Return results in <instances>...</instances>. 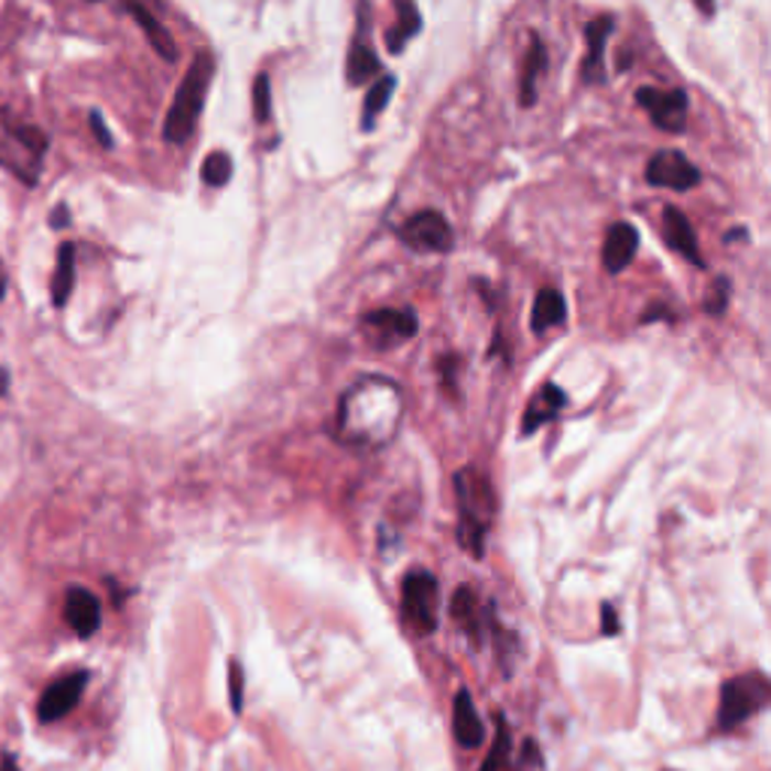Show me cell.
I'll use <instances>...</instances> for the list:
<instances>
[{
    "instance_id": "1",
    "label": "cell",
    "mask_w": 771,
    "mask_h": 771,
    "mask_svg": "<svg viewBox=\"0 0 771 771\" xmlns=\"http://www.w3.org/2000/svg\"><path fill=\"white\" fill-rule=\"evenodd\" d=\"M48 151V137L10 109H0V166L28 187L40 182V166Z\"/></svg>"
},
{
    "instance_id": "2",
    "label": "cell",
    "mask_w": 771,
    "mask_h": 771,
    "mask_svg": "<svg viewBox=\"0 0 771 771\" xmlns=\"http://www.w3.org/2000/svg\"><path fill=\"white\" fill-rule=\"evenodd\" d=\"M211 79H215V57H211V52H199L193 57L191 69L184 73L175 100L166 112V121H163V139L170 145H184L193 137Z\"/></svg>"
},
{
    "instance_id": "3",
    "label": "cell",
    "mask_w": 771,
    "mask_h": 771,
    "mask_svg": "<svg viewBox=\"0 0 771 771\" xmlns=\"http://www.w3.org/2000/svg\"><path fill=\"white\" fill-rule=\"evenodd\" d=\"M455 491H458V512H461V540L470 549V555H486V533L495 515V491L488 486L486 474L477 467H465L455 477Z\"/></svg>"
},
{
    "instance_id": "4",
    "label": "cell",
    "mask_w": 771,
    "mask_h": 771,
    "mask_svg": "<svg viewBox=\"0 0 771 771\" xmlns=\"http://www.w3.org/2000/svg\"><path fill=\"white\" fill-rule=\"evenodd\" d=\"M771 699V684L762 672H748L729 678L720 687V703H717V726L720 729H736L748 717L760 715Z\"/></svg>"
},
{
    "instance_id": "5",
    "label": "cell",
    "mask_w": 771,
    "mask_h": 771,
    "mask_svg": "<svg viewBox=\"0 0 771 771\" xmlns=\"http://www.w3.org/2000/svg\"><path fill=\"white\" fill-rule=\"evenodd\" d=\"M401 615L404 625L428 636L437 630V578L432 573H410L401 585Z\"/></svg>"
},
{
    "instance_id": "6",
    "label": "cell",
    "mask_w": 771,
    "mask_h": 771,
    "mask_svg": "<svg viewBox=\"0 0 771 771\" xmlns=\"http://www.w3.org/2000/svg\"><path fill=\"white\" fill-rule=\"evenodd\" d=\"M398 236H401V241L408 248L422 250V253H446V250H453V227L437 211H416L401 227Z\"/></svg>"
},
{
    "instance_id": "7",
    "label": "cell",
    "mask_w": 771,
    "mask_h": 771,
    "mask_svg": "<svg viewBox=\"0 0 771 771\" xmlns=\"http://www.w3.org/2000/svg\"><path fill=\"white\" fill-rule=\"evenodd\" d=\"M636 102L651 115L654 127H660L663 133H681L687 127V94L684 91H660V88H639L636 91Z\"/></svg>"
},
{
    "instance_id": "8",
    "label": "cell",
    "mask_w": 771,
    "mask_h": 771,
    "mask_svg": "<svg viewBox=\"0 0 771 771\" xmlns=\"http://www.w3.org/2000/svg\"><path fill=\"white\" fill-rule=\"evenodd\" d=\"M371 7L368 3H359V28H356V36L350 43V55H347V82L350 85H365L374 76H383V64L380 57L371 48Z\"/></svg>"
},
{
    "instance_id": "9",
    "label": "cell",
    "mask_w": 771,
    "mask_h": 771,
    "mask_svg": "<svg viewBox=\"0 0 771 771\" xmlns=\"http://www.w3.org/2000/svg\"><path fill=\"white\" fill-rule=\"evenodd\" d=\"M648 184L654 187H670V191H691L699 184V170L693 166L691 160L684 158L681 151H658L654 158L648 160L645 170Z\"/></svg>"
},
{
    "instance_id": "10",
    "label": "cell",
    "mask_w": 771,
    "mask_h": 771,
    "mask_svg": "<svg viewBox=\"0 0 771 771\" xmlns=\"http://www.w3.org/2000/svg\"><path fill=\"white\" fill-rule=\"evenodd\" d=\"M85 684H88V672H73V675H64L57 678L52 687H46V693L40 696V705H36V717L43 724H55L61 717H67L76 705H79L82 693H85Z\"/></svg>"
},
{
    "instance_id": "11",
    "label": "cell",
    "mask_w": 771,
    "mask_h": 771,
    "mask_svg": "<svg viewBox=\"0 0 771 771\" xmlns=\"http://www.w3.org/2000/svg\"><path fill=\"white\" fill-rule=\"evenodd\" d=\"M124 10L130 12L139 24H142L148 43H151V48H154L163 61H170V64L172 61H178L175 40H172L170 31H166L158 19V0H124Z\"/></svg>"
},
{
    "instance_id": "12",
    "label": "cell",
    "mask_w": 771,
    "mask_h": 771,
    "mask_svg": "<svg viewBox=\"0 0 771 771\" xmlns=\"http://www.w3.org/2000/svg\"><path fill=\"white\" fill-rule=\"evenodd\" d=\"M64 615H67V625L76 630L79 639H91L97 630H100V600L94 597L88 588H69L67 600H64Z\"/></svg>"
},
{
    "instance_id": "13",
    "label": "cell",
    "mask_w": 771,
    "mask_h": 771,
    "mask_svg": "<svg viewBox=\"0 0 771 771\" xmlns=\"http://www.w3.org/2000/svg\"><path fill=\"white\" fill-rule=\"evenodd\" d=\"M663 236H666V245L672 250H678L684 260H691L693 265L703 269L705 260L699 253V241H696V232H693L691 220L684 217V211H678L675 205H666L663 208Z\"/></svg>"
},
{
    "instance_id": "14",
    "label": "cell",
    "mask_w": 771,
    "mask_h": 771,
    "mask_svg": "<svg viewBox=\"0 0 771 771\" xmlns=\"http://www.w3.org/2000/svg\"><path fill=\"white\" fill-rule=\"evenodd\" d=\"M615 31V19L612 15H600L585 28V40H588V57L582 64V79L588 85H597V82L606 79L602 73V57H606V43Z\"/></svg>"
},
{
    "instance_id": "15",
    "label": "cell",
    "mask_w": 771,
    "mask_h": 771,
    "mask_svg": "<svg viewBox=\"0 0 771 771\" xmlns=\"http://www.w3.org/2000/svg\"><path fill=\"white\" fill-rule=\"evenodd\" d=\"M636 250H639V232H636V227H630V224H615V227L606 232V245H602V265H606V272H625L627 265L633 262Z\"/></svg>"
},
{
    "instance_id": "16",
    "label": "cell",
    "mask_w": 771,
    "mask_h": 771,
    "mask_svg": "<svg viewBox=\"0 0 771 771\" xmlns=\"http://www.w3.org/2000/svg\"><path fill=\"white\" fill-rule=\"evenodd\" d=\"M365 329L377 332V338H386V344H395V340H408L416 335V314L413 311H371L362 317Z\"/></svg>"
},
{
    "instance_id": "17",
    "label": "cell",
    "mask_w": 771,
    "mask_h": 771,
    "mask_svg": "<svg viewBox=\"0 0 771 771\" xmlns=\"http://www.w3.org/2000/svg\"><path fill=\"white\" fill-rule=\"evenodd\" d=\"M453 732H455V741L467 750L479 748V745H482V738H486L482 720H479L477 708H474V696H470L467 691H458V696H455Z\"/></svg>"
},
{
    "instance_id": "18",
    "label": "cell",
    "mask_w": 771,
    "mask_h": 771,
    "mask_svg": "<svg viewBox=\"0 0 771 771\" xmlns=\"http://www.w3.org/2000/svg\"><path fill=\"white\" fill-rule=\"evenodd\" d=\"M567 404V395H564V389H557L555 383H549V386H543L536 395L531 398V404H528V410H524V425H522V432L524 434H531V432H536L543 422H549V420H555L557 416V410L564 408Z\"/></svg>"
},
{
    "instance_id": "19",
    "label": "cell",
    "mask_w": 771,
    "mask_h": 771,
    "mask_svg": "<svg viewBox=\"0 0 771 771\" xmlns=\"http://www.w3.org/2000/svg\"><path fill=\"white\" fill-rule=\"evenodd\" d=\"M564 319H567V302H564V295L557 293V290H552V286L540 290V293H536V302H533L531 329L536 332V335H543V332L561 326Z\"/></svg>"
},
{
    "instance_id": "20",
    "label": "cell",
    "mask_w": 771,
    "mask_h": 771,
    "mask_svg": "<svg viewBox=\"0 0 771 771\" xmlns=\"http://www.w3.org/2000/svg\"><path fill=\"white\" fill-rule=\"evenodd\" d=\"M395 12L398 24L386 34V46H389V52H395L398 55V52H404V46H408L413 36L420 34L422 15L413 0H395Z\"/></svg>"
},
{
    "instance_id": "21",
    "label": "cell",
    "mask_w": 771,
    "mask_h": 771,
    "mask_svg": "<svg viewBox=\"0 0 771 771\" xmlns=\"http://www.w3.org/2000/svg\"><path fill=\"white\" fill-rule=\"evenodd\" d=\"M73 284H76V248L67 241L57 250L55 278H52V302H55V307L67 305Z\"/></svg>"
},
{
    "instance_id": "22",
    "label": "cell",
    "mask_w": 771,
    "mask_h": 771,
    "mask_svg": "<svg viewBox=\"0 0 771 771\" xmlns=\"http://www.w3.org/2000/svg\"><path fill=\"white\" fill-rule=\"evenodd\" d=\"M545 64H549V55H545L543 40L533 34L531 52H528V61H524V69H522V91H519L522 106H533V102H536V79H540V73L545 69Z\"/></svg>"
},
{
    "instance_id": "23",
    "label": "cell",
    "mask_w": 771,
    "mask_h": 771,
    "mask_svg": "<svg viewBox=\"0 0 771 771\" xmlns=\"http://www.w3.org/2000/svg\"><path fill=\"white\" fill-rule=\"evenodd\" d=\"M398 88V79L395 76H380V79L374 82V88L368 91V97H365V106H362V130H374L377 124V115L383 112L386 106H389V97H392V91Z\"/></svg>"
},
{
    "instance_id": "24",
    "label": "cell",
    "mask_w": 771,
    "mask_h": 771,
    "mask_svg": "<svg viewBox=\"0 0 771 771\" xmlns=\"http://www.w3.org/2000/svg\"><path fill=\"white\" fill-rule=\"evenodd\" d=\"M479 602H477V597H474V590L467 588H458L455 590V597H453V618H455V625L458 627H465L467 630V636H474V642H479Z\"/></svg>"
},
{
    "instance_id": "25",
    "label": "cell",
    "mask_w": 771,
    "mask_h": 771,
    "mask_svg": "<svg viewBox=\"0 0 771 771\" xmlns=\"http://www.w3.org/2000/svg\"><path fill=\"white\" fill-rule=\"evenodd\" d=\"M232 178V158L227 151H211L203 163V182L208 187H224Z\"/></svg>"
},
{
    "instance_id": "26",
    "label": "cell",
    "mask_w": 771,
    "mask_h": 771,
    "mask_svg": "<svg viewBox=\"0 0 771 771\" xmlns=\"http://www.w3.org/2000/svg\"><path fill=\"white\" fill-rule=\"evenodd\" d=\"M253 118L257 124H269L272 118V79L269 73H260L253 82Z\"/></svg>"
},
{
    "instance_id": "27",
    "label": "cell",
    "mask_w": 771,
    "mask_h": 771,
    "mask_svg": "<svg viewBox=\"0 0 771 771\" xmlns=\"http://www.w3.org/2000/svg\"><path fill=\"white\" fill-rule=\"evenodd\" d=\"M507 753H510V729L503 724V717H498V736H495V745L488 750V760L482 762V769L479 771H503Z\"/></svg>"
},
{
    "instance_id": "28",
    "label": "cell",
    "mask_w": 771,
    "mask_h": 771,
    "mask_svg": "<svg viewBox=\"0 0 771 771\" xmlns=\"http://www.w3.org/2000/svg\"><path fill=\"white\" fill-rule=\"evenodd\" d=\"M229 703H232V712L241 715V708H245V672H241L239 660H229Z\"/></svg>"
},
{
    "instance_id": "29",
    "label": "cell",
    "mask_w": 771,
    "mask_h": 771,
    "mask_svg": "<svg viewBox=\"0 0 771 771\" xmlns=\"http://www.w3.org/2000/svg\"><path fill=\"white\" fill-rule=\"evenodd\" d=\"M726 302H729V281L720 278L715 284V290H712V295H708V302H705V311H708L712 317H720L726 311Z\"/></svg>"
},
{
    "instance_id": "30",
    "label": "cell",
    "mask_w": 771,
    "mask_h": 771,
    "mask_svg": "<svg viewBox=\"0 0 771 771\" xmlns=\"http://www.w3.org/2000/svg\"><path fill=\"white\" fill-rule=\"evenodd\" d=\"M600 625H602V633L606 636L618 633V618H615L612 602H602L600 606Z\"/></svg>"
},
{
    "instance_id": "31",
    "label": "cell",
    "mask_w": 771,
    "mask_h": 771,
    "mask_svg": "<svg viewBox=\"0 0 771 771\" xmlns=\"http://www.w3.org/2000/svg\"><path fill=\"white\" fill-rule=\"evenodd\" d=\"M91 130L97 133V139H100L102 148H112V133L106 130V124H102V118L97 112H91Z\"/></svg>"
},
{
    "instance_id": "32",
    "label": "cell",
    "mask_w": 771,
    "mask_h": 771,
    "mask_svg": "<svg viewBox=\"0 0 771 771\" xmlns=\"http://www.w3.org/2000/svg\"><path fill=\"white\" fill-rule=\"evenodd\" d=\"M52 227H67V208H55V215H52Z\"/></svg>"
},
{
    "instance_id": "33",
    "label": "cell",
    "mask_w": 771,
    "mask_h": 771,
    "mask_svg": "<svg viewBox=\"0 0 771 771\" xmlns=\"http://www.w3.org/2000/svg\"><path fill=\"white\" fill-rule=\"evenodd\" d=\"M696 7L712 15V12H715V0H696Z\"/></svg>"
},
{
    "instance_id": "34",
    "label": "cell",
    "mask_w": 771,
    "mask_h": 771,
    "mask_svg": "<svg viewBox=\"0 0 771 771\" xmlns=\"http://www.w3.org/2000/svg\"><path fill=\"white\" fill-rule=\"evenodd\" d=\"M7 386H10V374L0 368V395H7Z\"/></svg>"
},
{
    "instance_id": "35",
    "label": "cell",
    "mask_w": 771,
    "mask_h": 771,
    "mask_svg": "<svg viewBox=\"0 0 771 771\" xmlns=\"http://www.w3.org/2000/svg\"><path fill=\"white\" fill-rule=\"evenodd\" d=\"M3 771H19L15 769V760H12V757H3Z\"/></svg>"
},
{
    "instance_id": "36",
    "label": "cell",
    "mask_w": 771,
    "mask_h": 771,
    "mask_svg": "<svg viewBox=\"0 0 771 771\" xmlns=\"http://www.w3.org/2000/svg\"><path fill=\"white\" fill-rule=\"evenodd\" d=\"M7 293V278H3V269H0V298Z\"/></svg>"
}]
</instances>
